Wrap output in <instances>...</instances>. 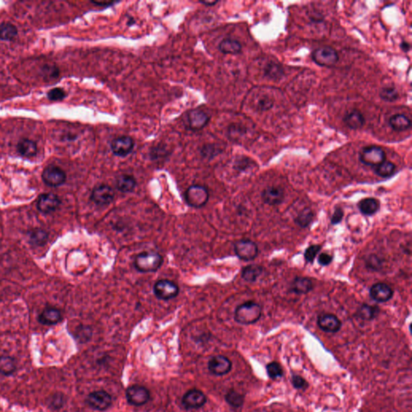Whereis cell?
Here are the masks:
<instances>
[{
    "label": "cell",
    "instance_id": "obj_49",
    "mask_svg": "<svg viewBox=\"0 0 412 412\" xmlns=\"http://www.w3.org/2000/svg\"><path fill=\"white\" fill-rule=\"evenodd\" d=\"M200 4H204L206 6H213L215 4H217L218 1H200Z\"/></svg>",
    "mask_w": 412,
    "mask_h": 412
},
{
    "label": "cell",
    "instance_id": "obj_22",
    "mask_svg": "<svg viewBox=\"0 0 412 412\" xmlns=\"http://www.w3.org/2000/svg\"><path fill=\"white\" fill-rule=\"evenodd\" d=\"M17 151L23 157L31 158L37 154V145L33 140L23 139L17 144Z\"/></svg>",
    "mask_w": 412,
    "mask_h": 412
},
{
    "label": "cell",
    "instance_id": "obj_17",
    "mask_svg": "<svg viewBox=\"0 0 412 412\" xmlns=\"http://www.w3.org/2000/svg\"><path fill=\"white\" fill-rule=\"evenodd\" d=\"M370 295L372 299L378 303H384L389 301L394 295L392 288L388 284L378 283L374 284L370 288Z\"/></svg>",
    "mask_w": 412,
    "mask_h": 412
},
{
    "label": "cell",
    "instance_id": "obj_42",
    "mask_svg": "<svg viewBox=\"0 0 412 412\" xmlns=\"http://www.w3.org/2000/svg\"><path fill=\"white\" fill-rule=\"evenodd\" d=\"M66 96L65 90L62 88H54L47 94V97L51 101H61Z\"/></svg>",
    "mask_w": 412,
    "mask_h": 412
},
{
    "label": "cell",
    "instance_id": "obj_28",
    "mask_svg": "<svg viewBox=\"0 0 412 412\" xmlns=\"http://www.w3.org/2000/svg\"><path fill=\"white\" fill-rule=\"evenodd\" d=\"M48 238V233L42 229H34L29 233V242L34 246H42L45 245Z\"/></svg>",
    "mask_w": 412,
    "mask_h": 412
},
{
    "label": "cell",
    "instance_id": "obj_43",
    "mask_svg": "<svg viewBox=\"0 0 412 412\" xmlns=\"http://www.w3.org/2000/svg\"><path fill=\"white\" fill-rule=\"evenodd\" d=\"M273 105H274L273 99L267 95H263L258 102L257 108L260 111H267L272 107Z\"/></svg>",
    "mask_w": 412,
    "mask_h": 412
},
{
    "label": "cell",
    "instance_id": "obj_13",
    "mask_svg": "<svg viewBox=\"0 0 412 412\" xmlns=\"http://www.w3.org/2000/svg\"><path fill=\"white\" fill-rule=\"evenodd\" d=\"M61 205V200L56 194H41L37 201V207L40 212L44 214L53 213Z\"/></svg>",
    "mask_w": 412,
    "mask_h": 412
},
{
    "label": "cell",
    "instance_id": "obj_6",
    "mask_svg": "<svg viewBox=\"0 0 412 412\" xmlns=\"http://www.w3.org/2000/svg\"><path fill=\"white\" fill-rule=\"evenodd\" d=\"M313 61L321 66H333L339 60L337 51L331 47L324 46L315 50L312 54Z\"/></svg>",
    "mask_w": 412,
    "mask_h": 412
},
{
    "label": "cell",
    "instance_id": "obj_18",
    "mask_svg": "<svg viewBox=\"0 0 412 412\" xmlns=\"http://www.w3.org/2000/svg\"><path fill=\"white\" fill-rule=\"evenodd\" d=\"M188 124L192 130H202L209 123V116L202 109H192L187 116Z\"/></svg>",
    "mask_w": 412,
    "mask_h": 412
},
{
    "label": "cell",
    "instance_id": "obj_26",
    "mask_svg": "<svg viewBox=\"0 0 412 412\" xmlns=\"http://www.w3.org/2000/svg\"><path fill=\"white\" fill-rule=\"evenodd\" d=\"M219 50L224 54H238L242 51V44L234 39L227 38L221 41Z\"/></svg>",
    "mask_w": 412,
    "mask_h": 412
},
{
    "label": "cell",
    "instance_id": "obj_34",
    "mask_svg": "<svg viewBox=\"0 0 412 412\" xmlns=\"http://www.w3.org/2000/svg\"><path fill=\"white\" fill-rule=\"evenodd\" d=\"M226 401L230 406L235 408H238L243 405L245 398L242 394L238 393V391L230 390L226 395Z\"/></svg>",
    "mask_w": 412,
    "mask_h": 412
},
{
    "label": "cell",
    "instance_id": "obj_39",
    "mask_svg": "<svg viewBox=\"0 0 412 412\" xmlns=\"http://www.w3.org/2000/svg\"><path fill=\"white\" fill-rule=\"evenodd\" d=\"M320 250H321V246L320 245H310L306 249L305 252V258L308 263H313V261L316 259V255H318Z\"/></svg>",
    "mask_w": 412,
    "mask_h": 412
},
{
    "label": "cell",
    "instance_id": "obj_3",
    "mask_svg": "<svg viewBox=\"0 0 412 412\" xmlns=\"http://www.w3.org/2000/svg\"><path fill=\"white\" fill-rule=\"evenodd\" d=\"M209 198L207 188L202 185L190 186L184 194L186 203L194 208L203 207L209 201Z\"/></svg>",
    "mask_w": 412,
    "mask_h": 412
},
{
    "label": "cell",
    "instance_id": "obj_15",
    "mask_svg": "<svg viewBox=\"0 0 412 412\" xmlns=\"http://www.w3.org/2000/svg\"><path fill=\"white\" fill-rule=\"evenodd\" d=\"M134 142L133 139L130 136L118 137L112 141L111 148L113 153L117 156L124 157L132 152L134 149Z\"/></svg>",
    "mask_w": 412,
    "mask_h": 412
},
{
    "label": "cell",
    "instance_id": "obj_27",
    "mask_svg": "<svg viewBox=\"0 0 412 412\" xmlns=\"http://www.w3.org/2000/svg\"><path fill=\"white\" fill-rule=\"evenodd\" d=\"M136 186V180L129 175H121L116 180V187L122 193H130Z\"/></svg>",
    "mask_w": 412,
    "mask_h": 412
},
{
    "label": "cell",
    "instance_id": "obj_7",
    "mask_svg": "<svg viewBox=\"0 0 412 412\" xmlns=\"http://www.w3.org/2000/svg\"><path fill=\"white\" fill-rule=\"evenodd\" d=\"M234 251L240 259L248 262L257 257L259 248L251 240L242 239L234 244Z\"/></svg>",
    "mask_w": 412,
    "mask_h": 412
},
{
    "label": "cell",
    "instance_id": "obj_2",
    "mask_svg": "<svg viewBox=\"0 0 412 412\" xmlns=\"http://www.w3.org/2000/svg\"><path fill=\"white\" fill-rule=\"evenodd\" d=\"M163 263V258L155 252H143L135 258L134 267L142 273L155 272Z\"/></svg>",
    "mask_w": 412,
    "mask_h": 412
},
{
    "label": "cell",
    "instance_id": "obj_12",
    "mask_svg": "<svg viewBox=\"0 0 412 412\" xmlns=\"http://www.w3.org/2000/svg\"><path fill=\"white\" fill-rule=\"evenodd\" d=\"M206 395L202 391L193 389L184 394L182 398V405L187 410L199 409L206 403Z\"/></svg>",
    "mask_w": 412,
    "mask_h": 412
},
{
    "label": "cell",
    "instance_id": "obj_31",
    "mask_svg": "<svg viewBox=\"0 0 412 412\" xmlns=\"http://www.w3.org/2000/svg\"><path fill=\"white\" fill-rule=\"evenodd\" d=\"M263 268L258 265H249L242 269V277L248 282H255L263 273Z\"/></svg>",
    "mask_w": 412,
    "mask_h": 412
},
{
    "label": "cell",
    "instance_id": "obj_47",
    "mask_svg": "<svg viewBox=\"0 0 412 412\" xmlns=\"http://www.w3.org/2000/svg\"><path fill=\"white\" fill-rule=\"evenodd\" d=\"M368 263L369 268H372L373 270H376V267H379V260L376 256H372L371 259H369L367 261Z\"/></svg>",
    "mask_w": 412,
    "mask_h": 412
},
{
    "label": "cell",
    "instance_id": "obj_37",
    "mask_svg": "<svg viewBox=\"0 0 412 412\" xmlns=\"http://www.w3.org/2000/svg\"><path fill=\"white\" fill-rule=\"evenodd\" d=\"M379 95L382 99L388 101V102H394L399 98V93L392 87L381 89L380 90Z\"/></svg>",
    "mask_w": 412,
    "mask_h": 412
},
{
    "label": "cell",
    "instance_id": "obj_45",
    "mask_svg": "<svg viewBox=\"0 0 412 412\" xmlns=\"http://www.w3.org/2000/svg\"><path fill=\"white\" fill-rule=\"evenodd\" d=\"M343 209H341V208H337L336 210L334 211V213L331 218L332 224L336 225L341 223V221L342 220V217H343Z\"/></svg>",
    "mask_w": 412,
    "mask_h": 412
},
{
    "label": "cell",
    "instance_id": "obj_25",
    "mask_svg": "<svg viewBox=\"0 0 412 412\" xmlns=\"http://www.w3.org/2000/svg\"><path fill=\"white\" fill-rule=\"evenodd\" d=\"M345 123L349 128L359 130L363 127L365 123V118L363 114L358 109H353L349 112L345 117Z\"/></svg>",
    "mask_w": 412,
    "mask_h": 412
},
{
    "label": "cell",
    "instance_id": "obj_44",
    "mask_svg": "<svg viewBox=\"0 0 412 412\" xmlns=\"http://www.w3.org/2000/svg\"><path fill=\"white\" fill-rule=\"evenodd\" d=\"M282 73V69L276 64H270L267 69V74L271 77H280Z\"/></svg>",
    "mask_w": 412,
    "mask_h": 412
},
{
    "label": "cell",
    "instance_id": "obj_5",
    "mask_svg": "<svg viewBox=\"0 0 412 412\" xmlns=\"http://www.w3.org/2000/svg\"><path fill=\"white\" fill-rule=\"evenodd\" d=\"M154 293L158 299L169 300L177 297L179 294V287L177 284L168 280H159L153 288Z\"/></svg>",
    "mask_w": 412,
    "mask_h": 412
},
{
    "label": "cell",
    "instance_id": "obj_9",
    "mask_svg": "<svg viewBox=\"0 0 412 412\" xmlns=\"http://www.w3.org/2000/svg\"><path fill=\"white\" fill-rule=\"evenodd\" d=\"M42 180L50 187H59L66 181V174L61 168L49 165L43 171Z\"/></svg>",
    "mask_w": 412,
    "mask_h": 412
},
{
    "label": "cell",
    "instance_id": "obj_46",
    "mask_svg": "<svg viewBox=\"0 0 412 412\" xmlns=\"http://www.w3.org/2000/svg\"><path fill=\"white\" fill-rule=\"evenodd\" d=\"M333 261V256L328 254L322 253L319 255L318 263L321 266H328Z\"/></svg>",
    "mask_w": 412,
    "mask_h": 412
},
{
    "label": "cell",
    "instance_id": "obj_50",
    "mask_svg": "<svg viewBox=\"0 0 412 412\" xmlns=\"http://www.w3.org/2000/svg\"><path fill=\"white\" fill-rule=\"evenodd\" d=\"M401 47L405 52H407L410 49V45H409L408 43L403 42V44H401Z\"/></svg>",
    "mask_w": 412,
    "mask_h": 412
},
{
    "label": "cell",
    "instance_id": "obj_14",
    "mask_svg": "<svg viewBox=\"0 0 412 412\" xmlns=\"http://www.w3.org/2000/svg\"><path fill=\"white\" fill-rule=\"evenodd\" d=\"M115 198V192L112 187L105 184L97 186L93 189L91 200L98 205H106L112 203Z\"/></svg>",
    "mask_w": 412,
    "mask_h": 412
},
{
    "label": "cell",
    "instance_id": "obj_20",
    "mask_svg": "<svg viewBox=\"0 0 412 412\" xmlns=\"http://www.w3.org/2000/svg\"><path fill=\"white\" fill-rule=\"evenodd\" d=\"M62 320L61 311L55 308H46L39 315L38 321L44 325H54Z\"/></svg>",
    "mask_w": 412,
    "mask_h": 412
},
{
    "label": "cell",
    "instance_id": "obj_8",
    "mask_svg": "<svg viewBox=\"0 0 412 412\" xmlns=\"http://www.w3.org/2000/svg\"><path fill=\"white\" fill-rule=\"evenodd\" d=\"M127 402L133 406H142L150 400L149 391L143 386L132 385L126 391Z\"/></svg>",
    "mask_w": 412,
    "mask_h": 412
},
{
    "label": "cell",
    "instance_id": "obj_10",
    "mask_svg": "<svg viewBox=\"0 0 412 412\" xmlns=\"http://www.w3.org/2000/svg\"><path fill=\"white\" fill-rule=\"evenodd\" d=\"M87 403L91 408L105 410L112 404V397L105 391H94L87 396Z\"/></svg>",
    "mask_w": 412,
    "mask_h": 412
},
{
    "label": "cell",
    "instance_id": "obj_29",
    "mask_svg": "<svg viewBox=\"0 0 412 412\" xmlns=\"http://www.w3.org/2000/svg\"><path fill=\"white\" fill-rule=\"evenodd\" d=\"M389 123L391 128L397 131L407 130L411 125L410 119L404 115H394L390 119Z\"/></svg>",
    "mask_w": 412,
    "mask_h": 412
},
{
    "label": "cell",
    "instance_id": "obj_40",
    "mask_svg": "<svg viewBox=\"0 0 412 412\" xmlns=\"http://www.w3.org/2000/svg\"><path fill=\"white\" fill-rule=\"evenodd\" d=\"M291 383L293 385L295 389L306 390L309 388V382H308L302 376L298 374H293L291 377Z\"/></svg>",
    "mask_w": 412,
    "mask_h": 412
},
{
    "label": "cell",
    "instance_id": "obj_16",
    "mask_svg": "<svg viewBox=\"0 0 412 412\" xmlns=\"http://www.w3.org/2000/svg\"><path fill=\"white\" fill-rule=\"evenodd\" d=\"M319 328L325 333L335 334L341 328V320L334 314H321L317 319Z\"/></svg>",
    "mask_w": 412,
    "mask_h": 412
},
{
    "label": "cell",
    "instance_id": "obj_33",
    "mask_svg": "<svg viewBox=\"0 0 412 412\" xmlns=\"http://www.w3.org/2000/svg\"><path fill=\"white\" fill-rule=\"evenodd\" d=\"M313 218H314V213L313 211L309 208H306L301 211L300 213L296 216L295 222L299 227L306 228L312 223Z\"/></svg>",
    "mask_w": 412,
    "mask_h": 412
},
{
    "label": "cell",
    "instance_id": "obj_35",
    "mask_svg": "<svg viewBox=\"0 0 412 412\" xmlns=\"http://www.w3.org/2000/svg\"><path fill=\"white\" fill-rule=\"evenodd\" d=\"M395 171V165L390 161H384L375 168L376 174L381 177H390L394 174Z\"/></svg>",
    "mask_w": 412,
    "mask_h": 412
},
{
    "label": "cell",
    "instance_id": "obj_11",
    "mask_svg": "<svg viewBox=\"0 0 412 412\" xmlns=\"http://www.w3.org/2000/svg\"><path fill=\"white\" fill-rule=\"evenodd\" d=\"M208 369L211 374L217 376H223L230 373L232 369L231 361L223 355H217L209 359Z\"/></svg>",
    "mask_w": 412,
    "mask_h": 412
},
{
    "label": "cell",
    "instance_id": "obj_21",
    "mask_svg": "<svg viewBox=\"0 0 412 412\" xmlns=\"http://www.w3.org/2000/svg\"><path fill=\"white\" fill-rule=\"evenodd\" d=\"M313 288V283L307 277H296L291 283V291L295 294H307Z\"/></svg>",
    "mask_w": 412,
    "mask_h": 412
},
{
    "label": "cell",
    "instance_id": "obj_48",
    "mask_svg": "<svg viewBox=\"0 0 412 412\" xmlns=\"http://www.w3.org/2000/svg\"><path fill=\"white\" fill-rule=\"evenodd\" d=\"M93 4H96V5H111V4H114L113 1H91Z\"/></svg>",
    "mask_w": 412,
    "mask_h": 412
},
{
    "label": "cell",
    "instance_id": "obj_30",
    "mask_svg": "<svg viewBox=\"0 0 412 412\" xmlns=\"http://www.w3.org/2000/svg\"><path fill=\"white\" fill-rule=\"evenodd\" d=\"M18 35V29L15 25L10 23L0 24V40L4 41H12Z\"/></svg>",
    "mask_w": 412,
    "mask_h": 412
},
{
    "label": "cell",
    "instance_id": "obj_36",
    "mask_svg": "<svg viewBox=\"0 0 412 412\" xmlns=\"http://www.w3.org/2000/svg\"><path fill=\"white\" fill-rule=\"evenodd\" d=\"M266 370H267L269 378L272 380L279 379V378H282L284 375V370H283L282 366L280 363H276V362H272V363L267 364L266 366Z\"/></svg>",
    "mask_w": 412,
    "mask_h": 412
},
{
    "label": "cell",
    "instance_id": "obj_1",
    "mask_svg": "<svg viewBox=\"0 0 412 412\" xmlns=\"http://www.w3.org/2000/svg\"><path fill=\"white\" fill-rule=\"evenodd\" d=\"M261 316H262V308L260 305L253 301H248L239 305L236 309L234 320L238 324L248 325L257 322Z\"/></svg>",
    "mask_w": 412,
    "mask_h": 412
},
{
    "label": "cell",
    "instance_id": "obj_23",
    "mask_svg": "<svg viewBox=\"0 0 412 412\" xmlns=\"http://www.w3.org/2000/svg\"><path fill=\"white\" fill-rule=\"evenodd\" d=\"M361 213L366 216L375 214L380 208V203L375 198H365L358 204Z\"/></svg>",
    "mask_w": 412,
    "mask_h": 412
},
{
    "label": "cell",
    "instance_id": "obj_32",
    "mask_svg": "<svg viewBox=\"0 0 412 412\" xmlns=\"http://www.w3.org/2000/svg\"><path fill=\"white\" fill-rule=\"evenodd\" d=\"M378 312H379L378 308L364 304L359 308L356 312V316L362 320H371L375 318V316L378 314Z\"/></svg>",
    "mask_w": 412,
    "mask_h": 412
},
{
    "label": "cell",
    "instance_id": "obj_41",
    "mask_svg": "<svg viewBox=\"0 0 412 412\" xmlns=\"http://www.w3.org/2000/svg\"><path fill=\"white\" fill-rule=\"evenodd\" d=\"M91 336H92V332H91L90 328L81 327V328L77 330V334H76V338H77L79 342L85 343V342H87L91 338Z\"/></svg>",
    "mask_w": 412,
    "mask_h": 412
},
{
    "label": "cell",
    "instance_id": "obj_4",
    "mask_svg": "<svg viewBox=\"0 0 412 412\" xmlns=\"http://www.w3.org/2000/svg\"><path fill=\"white\" fill-rule=\"evenodd\" d=\"M386 153L382 148L378 146L366 147L362 151L360 160L364 164L377 167L380 163L385 161Z\"/></svg>",
    "mask_w": 412,
    "mask_h": 412
},
{
    "label": "cell",
    "instance_id": "obj_24",
    "mask_svg": "<svg viewBox=\"0 0 412 412\" xmlns=\"http://www.w3.org/2000/svg\"><path fill=\"white\" fill-rule=\"evenodd\" d=\"M17 370L16 359L8 355L0 356V374L11 376Z\"/></svg>",
    "mask_w": 412,
    "mask_h": 412
},
{
    "label": "cell",
    "instance_id": "obj_38",
    "mask_svg": "<svg viewBox=\"0 0 412 412\" xmlns=\"http://www.w3.org/2000/svg\"><path fill=\"white\" fill-rule=\"evenodd\" d=\"M48 401H49L48 405H49L51 408L53 409V410H59L65 404V396H64L63 394L57 393L52 395L51 399Z\"/></svg>",
    "mask_w": 412,
    "mask_h": 412
},
{
    "label": "cell",
    "instance_id": "obj_19",
    "mask_svg": "<svg viewBox=\"0 0 412 412\" xmlns=\"http://www.w3.org/2000/svg\"><path fill=\"white\" fill-rule=\"evenodd\" d=\"M284 192L280 187H268L262 193V200L269 205H278L284 202Z\"/></svg>",
    "mask_w": 412,
    "mask_h": 412
}]
</instances>
